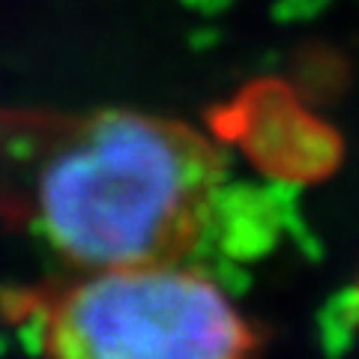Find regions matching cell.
<instances>
[{"instance_id": "cell-1", "label": "cell", "mask_w": 359, "mask_h": 359, "mask_svg": "<svg viewBox=\"0 0 359 359\" xmlns=\"http://www.w3.org/2000/svg\"><path fill=\"white\" fill-rule=\"evenodd\" d=\"M222 180L219 147L177 117L0 105V212L75 269L186 261Z\"/></svg>"}, {"instance_id": "cell-2", "label": "cell", "mask_w": 359, "mask_h": 359, "mask_svg": "<svg viewBox=\"0 0 359 359\" xmlns=\"http://www.w3.org/2000/svg\"><path fill=\"white\" fill-rule=\"evenodd\" d=\"M48 359H252L255 330L186 261L75 269L36 302Z\"/></svg>"}]
</instances>
